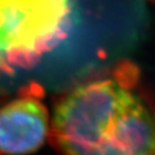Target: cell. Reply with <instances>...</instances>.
<instances>
[{
  "label": "cell",
  "mask_w": 155,
  "mask_h": 155,
  "mask_svg": "<svg viewBox=\"0 0 155 155\" xmlns=\"http://www.w3.org/2000/svg\"><path fill=\"white\" fill-rule=\"evenodd\" d=\"M125 63L78 85L56 104L50 137L62 155H155V106Z\"/></svg>",
  "instance_id": "obj_1"
},
{
  "label": "cell",
  "mask_w": 155,
  "mask_h": 155,
  "mask_svg": "<svg viewBox=\"0 0 155 155\" xmlns=\"http://www.w3.org/2000/svg\"><path fill=\"white\" fill-rule=\"evenodd\" d=\"M72 0H0V70L31 68L70 32Z\"/></svg>",
  "instance_id": "obj_2"
},
{
  "label": "cell",
  "mask_w": 155,
  "mask_h": 155,
  "mask_svg": "<svg viewBox=\"0 0 155 155\" xmlns=\"http://www.w3.org/2000/svg\"><path fill=\"white\" fill-rule=\"evenodd\" d=\"M51 121L43 89L31 83L0 107V155L35 153L50 137Z\"/></svg>",
  "instance_id": "obj_3"
},
{
  "label": "cell",
  "mask_w": 155,
  "mask_h": 155,
  "mask_svg": "<svg viewBox=\"0 0 155 155\" xmlns=\"http://www.w3.org/2000/svg\"><path fill=\"white\" fill-rule=\"evenodd\" d=\"M154 1H155V0H154Z\"/></svg>",
  "instance_id": "obj_4"
}]
</instances>
